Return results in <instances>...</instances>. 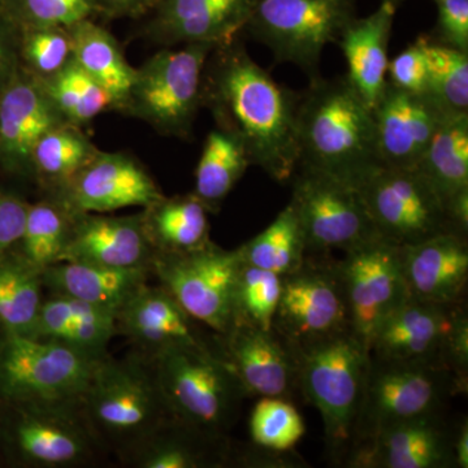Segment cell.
Segmentation results:
<instances>
[{
	"label": "cell",
	"mask_w": 468,
	"mask_h": 468,
	"mask_svg": "<svg viewBox=\"0 0 468 468\" xmlns=\"http://www.w3.org/2000/svg\"><path fill=\"white\" fill-rule=\"evenodd\" d=\"M116 315L66 295L46 294L29 337L66 345L97 358L109 356Z\"/></svg>",
	"instance_id": "29"
},
{
	"label": "cell",
	"mask_w": 468,
	"mask_h": 468,
	"mask_svg": "<svg viewBox=\"0 0 468 468\" xmlns=\"http://www.w3.org/2000/svg\"><path fill=\"white\" fill-rule=\"evenodd\" d=\"M445 365L468 389V314L466 302L458 307L445 349Z\"/></svg>",
	"instance_id": "47"
},
{
	"label": "cell",
	"mask_w": 468,
	"mask_h": 468,
	"mask_svg": "<svg viewBox=\"0 0 468 468\" xmlns=\"http://www.w3.org/2000/svg\"><path fill=\"white\" fill-rule=\"evenodd\" d=\"M3 2H5V0H0V5H3Z\"/></svg>",
	"instance_id": "53"
},
{
	"label": "cell",
	"mask_w": 468,
	"mask_h": 468,
	"mask_svg": "<svg viewBox=\"0 0 468 468\" xmlns=\"http://www.w3.org/2000/svg\"><path fill=\"white\" fill-rule=\"evenodd\" d=\"M452 448H454L455 468L468 467V421L467 418H462L454 424V437H452Z\"/></svg>",
	"instance_id": "50"
},
{
	"label": "cell",
	"mask_w": 468,
	"mask_h": 468,
	"mask_svg": "<svg viewBox=\"0 0 468 468\" xmlns=\"http://www.w3.org/2000/svg\"><path fill=\"white\" fill-rule=\"evenodd\" d=\"M388 82L410 92H427V60L420 43L415 41L388 64Z\"/></svg>",
	"instance_id": "44"
},
{
	"label": "cell",
	"mask_w": 468,
	"mask_h": 468,
	"mask_svg": "<svg viewBox=\"0 0 468 468\" xmlns=\"http://www.w3.org/2000/svg\"><path fill=\"white\" fill-rule=\"evenodd\" d=\"M399 2H403V0H399Z\"/></svg>",
	"instance_id": "54"
},
{
	"label": "cell",
	"mask_w": 468,
	"mask_h": 468,
	"mask_svg": "<svg viewBox=\"0 0 468 468\" xmlns=\"http://www.w3.org/2000/svg\"><path fill=\"white\" fill-rule=\"evenodd\" d=\"M396 8L392 3L381 2L374 14L354 18L337 42L347 63V81L371 110L388 82V46Z\"/></svg>",
	"instance_id": "26"
},
{
	"label": "cell",
	"mask_w": 468,
	"mask_h": 468,
	"mask_svg": "<svg viewBox=\"0 0 468 468\" xmlns=\"http://www.w3.org/2000/svg\"><path fill=\"white\" fill-rule=\"evenodd\" d=\"M5 331L3 328L2 323H0V343H2L3 338H5Z\"/></svg>",
	"instance_id": "51"
},
{
	"label": "cell",
	"mask_w": 468,
	"mask_h": 468,
	"mask_svg": "<svg viewBox=\"0 0 468 468\" xmlns=\"http://www.w3.org/2000/svg\"><path fill=\"white\" fill-rule=\"evenodd\" d=\"M100 149L82 128L63 124L48 132L37 143L32 155L33 181L45 196H52L66 186L88 165Z\"/></svg>",
	"instance_id": "34"
},
{
	"label": "cell",
	"mask_w": 468,
	"mask_h": 468,
	"mask_svg": "<svg viewBox=\"0 0 468 468\" xmlns=\"http://www.w3.org/2000/svg\"><path fill=\"white\" fill-rule=\"evenodd\" d=\"M427 60V92L448 112H468V54L419 36Z\"/></svg>",
	"instance_id": "39"
},
{
	"label": "cell",
	"mask_w": 468,
	"mask_h": 468,
	"mask_svg": "<svg viewBox=\"0 0 468 468\" xmlns=\"http://www.w3.org/2000/svg\"><path fill=\"white\" fill-rule=\"evenodd\" d=\"M399 260L410 297L441 304L466 301L467 237L448 232L403 246Z\"/></svg>",
	"instance_id": "24"
},
{
	"label": "cell",
	"mask_w": 468,
	"mask_h": 468,
	"mask_svg": "<svg viewBox=\"0 0 468 468\" xmlns=\"http://www.w3.org/2000/svg\"><path fill=\"white\" fill-rule=\"evenodd\" d=\"M464 302L432 303L409 295L378 326L372 338L369 356L394 362L428 363L446 367V343L455 313Z\"/></svg>",
	"instance_id": "21"
},
{
	"label": "cell",
	"mask_w": 468,
	"mask_h": 468,
	"mask_svg": "<svg viewBox=\"0 0 468 468\" xmlns=\"http://www.w3.org/2000/svg\"><path fill=\"white\" fill-rule=\"evenodd\" d=\"M381 2L392 3V5H396V7H397V5H399V3H401V2H399V0H381Z\"/></svg>",
	"instance_id": "52"
},
{
	"label": "cell",
	"mask_w": 468,
	"mask_h": 468,
	"mask_svg": "<svg viewBox=\"0 0 468 468\" xmlns=\"http://www.w3.org/2000/svg\"><path fill=\"white\" fill-rule=\"evenodd\" d=\"M154 255L141 212L122 217L75 212L60 261L151 270Z\"/></svg>",
	"instance_id": "22"
},
{
	"label": "cell",
	"mask_w": 468,
	"mask_h": 468,
	"mask_svg": "<svg viewBox=\"0 0 468 468\" xmlns=\"http://www.w3.org/2000/svg\"><path fill=\"white\" fill-rule=\"evenodd\" d=\"M144 232L155 254H183L211 242L207 207L193 193L163 197L141 209Z\"/></svg>",
	"instance_id": "30"
},
{
	"label": "cell",
	"mask_w": 468,
	"mask_h": 468,
	"mask_svg": "<svg viewBox=\"0 0 468 468\" xmlns=\"http://www.w3.org/2000/svg\"><path fill=\"white\" fill-rule=\"evenodd\" d=\"M73 217L75 211L54 197L30 203L23 236L15 249L43 272L61 261Z\"/></svg>",
	"instance_id": "36"
},
{
	"label": "cell",
	"mask_w": 468,
	"mask_h": 468,
	"mask_svg": "<svg viewBox=\"0 0 468 468\" xmlns=\"http://www.w3.org/2000/svg\"><path fill=\"white\" fill-rule=\"evenodd\" d=\"M41 82L52 103L69 124L82 128L101 113L115 110L110 92L75 60Z\"/></svg>",
	"instance_id": "38"
},
{
	"label": "cell",
	"mask_w": 468,
	"mask_h": 468,
	"mask_svg": "<svg viewBox=\"0 0 468 468\" xmlns=\"http://www.w3.org/2000/svg\"><path fill=\"white\" fill-rule=\"evenodd\" d=\"M89 424L122 463L172 417L153 365L134 356H104L86 390Z\"/></svg>",
	"instance_id": "3"
},
{
	"label": "cell",
	"mask_w": 468,
	"mask_h": 468,
	"mask_svg": "<svg viewBox=\"0 0 468 468\" xmlns=\"http://www.w3.org/2000/svg\"><path fill=\"white\" fill-rule=\"evenodd\" d=\"M381 165L417 168L449 113L428 92H410L387 82L372 110Z\"/></svg>",
	"instance_id": "19"
},
{
	"label": "cell",
	"mask_w": 468,
	"mask_h": 468,
	"mask_svg": "<svg viewBox=\"0 0 468 468\" xmlns=\"http://www.w3.org/2000/svg\"><path fill=\"white\" fill-rule=\"evenodd\" d=\"M20 27L0 8V92L21 70Z\"/></svg>",
	"instance_id": "48"
},
{
	"label": "cell",
	"mask_w": 468,
	"mask_h": 468,
	"mask_svg": "<svg viewBox=\"0 0 468 468\" xmlns=\"http://www.w3.org/2000/svg\"><path fill=\"white\" fill-rule=\"evenodd\" d=\"M241 267L239 250L209 242L183 254L154 255L151 272L194 319L218 335L236 323L234 292Z\"/></svg>",
	"instance_id": "13"
},
{
	"label": "cell",
	"mask_w": 468,
	"mask_h": 468,
	"mask_svg": "<svg viewBox=\"0 0 468 468\" xmlns=\"http://www.w3.org/2000/svg\"><path fill=\"white\" fill-rule=\"evenodd\" d=\"M343 254L335 264L343 282L350 331L369 353L378 326L409 297L399 248L377 239Z\"/></svg>",
	"instance_id": "15"
},
{
	"label": "cell",
	"mask_w": 468,
	"mask_h": 468,
	"mask_svg": "<svg viewBox=\"0 0 468 468\" xmlns=\"http://www.w3.org/2000/svg\"><path fill=\"white\" fill-rule=\"evenodd\" d=\"M298 94L277 84L236 41L218 46L203 72L202 106L241 144L251 165L291 183L300 167Z\"/></svg>",
	"instance_id": "1"
},
{
	"label": "cell",
	"mask_w": 468,
	"mask_h": 468,
	"mask_svg": "<svg viewBox=\"0 0 468 468\" xmlns=\"http://www.w3.org/2000/svg\"><path fill=\"white\" fill-rule=\"evenodd\" d=\"M443 202L468 190V112L449 113L419 163Z\"/></svg>",
	"instance_id": "33"
},
{
	"label": "cell",
	"mask_w": 468,
	"mask_h": 468,
	"mask_svg": "<svg viewBox=\"0 0 468 468\" xmlns=\"http://www.w3.org/2000/svg\"><path fill=\"white\" fill-rule=\"evenodd\" d=\"M162 0H95L97 14L107 17H140L156 8Z\"/></svg>",
	"instance_id": "49"
},
{
	"label": "cell",
	"mask_w": 468,
	"mask_h": 468,
	"mask_svg": "<svg viewBox=\"0 0 468 468\" xmlns=\"http://www.w3.org/2000/svg\"><path fill=\"white\" fill-rule=\"evenodd\" d=\"M45 295L42 271L15 248L0 254V323L5 334L29 337Z\"/></svg>",
	"instance_id": "32"
},
{
	"label": "cell",
	"mask_w": 468,
	"mask_h": 468,
	"mask_svg": "<svg viewBox=\"0 0 468 468\" xmlns=\"http://www.w3.org/2000/svg\"><path fill=\"white\" fill-rule=\"evenodd\" d=\"M445 411L408 419L381 431L374 443L375 468H455L454 426Z\"/></svg>",
	"instance_id": "25"
},
{
	"label": "cell",
	"mask_w": 468,
	"mask_h": 468,
	"mask_svg": "<svg viewBox=\"0 0 468 468\" xmlns=\"http://www.w3.org/2000/svg\"><path fill=\"white\" fill-rule=\"evenodd\" d=\"M437 41L468 54V0H436Z\"/></svg>",
	"instance_id": "45"
},
{
	"label": "cell",
	"mask_w": 468,
	"mask_h": 468,
	"mask_svg": "<svg viewBox=\"0 0 468 468\" xmlns=\"http://www.w3.org/2000/svg\"><path fill=\"white\" fill-rule=\"evenodd\" d=\"M153 277L151 270H125L58 261L42 272L46 294L66 295L92 306L119 313Z\"/></svg>",
	"instance_id": "28"
},
{
	"label": "cell",
	"mask_w": 468,
	"mask_h": 468,
	"mask_svg": "<svg viewBox=\"0 0 468 468\" xmlns=\"http://www.w3.org/2000/svg\"><path fill=\"white\" fill-rule=\"evenodd\" d=\"M282 292V275L243 263L234 292L236 323L272 329Z\"/></svg>",
	"instance_id": "40"
},
{
	"label": "cell",
	"mask_w": 468,
	"mask_h": 468,
	"mask_svg": "<svg viewBox=\"0 0 468 468\" xmlns=\"http://www.w3.org/2000/svg\"><path fill=\"white\" fill-rule=\"evenodd\" d=\"M68 32L73 60L110 92L119 110L133 85L137 68L126 60L115 37L91 18L68 27Z\"/></svg>",
	"instance_id": "31"
},
{
	"label": "cell",
	"mask_w": 468,
	"mask_h": 468,
	"mask_svg": "<svg viewBox=\"0 0 468 468\" xmlns=\"http://www.w3.org/2000/svg\"><path fill=\"white\" fill-rule=\"evenodd\" d=\"M356 17L354 0H258L245 29L311 81L320 77L325 46L337 43Z\"/></svg>",
	"instance_id": "10"
},
{
	"label": "cell",
	"mask_w": 468,
	"mask_h": 468,
	"mask_svg": "<svg viewBox=\"0 0 468 468\" xmlns=\"http://www.w3.org/2000/svg\"><path fill=\"white\" fill-rule=\"evenodd\" d=\"M124 464L135 468L234 467V442L230 437L207 435L171 418Z\"/></svg>",
	"instance_id": "27"
},
{
	"label": "cell",
	"mask_w": 468,
	"mask_h": 468,
	"mask_svg": "<svg viewBox=\"0 0 468 468\" xmlns=\"http://www.w3.org/2000/svg\"><path fill=\"white\" fill-rule=\"evenodd\" d=\"M356 187L378 236L399 248L439 234L457 233L452 229L445 202L418 168L380 165Z\"/></svg>",
	"instance_id": "11"
},
{
	"label": "cell",
	"mask_w": 468,
	"mask_h": 468,
	"mask_svg": "<svg viewBox=\"0 0 468 468\" xmlns=\"http://www.w3.org/2000/svg\"><path fill=\"white\" fill-rule=\"evenodd\" d=\"M117 335L146 362L175 350L223 353L220 335L193 318L162 285L146 284L116 315Z\"/></svg>",
	"instance_id": "16"
},
{
	"label": "cell",
	"mask_w": 468,
	"mask_h": 468,
	"mask_svg": "<svg viewBox=\"0 0 468 468\" xmlns=\"http://www.w3.org/2000/svg\"><path fill=\"white\" fill-rule=\"evenodd\" d=\"M220 341L224 356L249 399L279 397L292 401L298 392L297 356L275 329L234 323Z\"/></svg>",
	"instance_id": "20"
},
{
	"label": "cell",
	"mask_w": 468,
	"mask_h": 468,
	"mask_svg": "<svg viewBox=\"0 0 468 468\" xmlns=\"http://www.w3.org/2000/svg\"><path fill=\"white\" fill-rule=\"evenodd\" d=\"M251 442L273 451H292L306 428L303 419L289 399L261 397L249 420Z\"/></svg>",
	"instance_id": "41"
},
{
	"label": "cell",
	"mask_w": 468,
	"mask_h": 468,
	"mask_svg": "<svg viewBox=\"0 0 468 468\" xmlns=\"http://www.w3.org/2000/svg\"><path fill=\"white\" fill-rule=\"evenodd\" d=\"M291 183L307 254L349 251L381 239L358 187L306 167H298Z\"/></svg>",
	"instance_id": "12"
},
{
	"label": "cell",
	"mask_w": 468,
	"mask_h": 468,
	"mask_svg": "<svg viewBox=\"0 0 468 468\" xmlns=\"http://www.w3.org/2000/svg\"><path fill=\"white\" fill-rule=\"evenodd\" d=\"M258 0H162L153 11L147 37L160 45L207 42L223 46L245 29Z\"/></svg>",
	"instance_id": "23"
},
{
	"label": "cell",
	"mask_w": 468,
	"mask_h": 468,
	"mask_svg": "<svg viewBox=\"0 0 468 468\" xmlns=\"http://www.w3.org/2000/svg\"><path fill=\"white\" fill-rule=\"evenodd\" d=\"M250 165L241 144L226 132L214 129L206 138L192 193L209 214H217Z\"/></svg>",
	"instance_id": "35"
},
{
	"label": "cell",
	"mask_w": 468,
	"mask_h": 468,
	"mask_svg": "<svg viewBox=\"0 0 468 468\" xmlns=\"http://www.w3.org/2000/svg\"><path fill=\"white\" fill-rule=\"evenodd\" d=\"M215 48L197 42L156 52L135 70L133 85L117 111L143 120L160 134L192 137L202 106L203 72Z\"/></svg>",
	"instance_id": "8"
},
{
	"label": "cell",
	"mask_w": 468,
	"mask_h": 468,
	"mask_svg": "<svg viewBox=\"0 0 468 468\" xmlns=\"http://www.w3.org/2000/svg\"><path fill=\"white\" fill-rule=\"evenodd\" d=\"M103 358L5 334L0 343V403L81 401Z\"/></svg>",
	"instance_id": "9"
},
{
	"label": "cell",
	"mask_w": 468,
	"mask_h": 468,
	"mask_svg": "<svg viewBox=\"0 0 468 468\" xmlns=\"http://www.w3.org/2000/svg\"><path fill=\"white\" fill-rule=\"evenodd\" d=\"M243 263L286 275L306 258V242L300 220L291 203L275 220L250 241L237 248Z\"/></svg>",
	"instance_id": "37"
},
{
	"label": "cell",
	"mask_w": 468,
	"mask_h": 468,
	"mask_svg": "<svg viewBox=\"0 0 468 468\" xmlns=\"http://www.w3.org/2000/svg\"><path fill=\"white\" fill-rule=\"evenodd\" d=\"M294 353L298 392L322 415L328 461L343 467L356 437L369 353L350 329Z\"/></svg>",
	"instance_id": "4"
},
{
	"label": "cell",
	"mask_w": 468,
	"mask_h": 468,
	"mask_svg": "<svg viewBox=\"0 0 468 468\" xmlns=\"http://www.w3.org/2000/svg\"><path fill=\"white\" fill-rule=\"evenodd\" d=\"M151 365L172 417L207 435L229 437L249 396L224 353L175 350Z\"/></svg>",
	"instance_id": "6"
},
{
	"label": "cell",
	"mask_w": 468,
	"mask_h": 468,
	"mask_svg": "<svg viewBox=\"0 0 468 468\" xmlns=\"http://www.w3.org/2000/svg\"><path fill=\"white\" fill-rule=\"evenodd\" d=\"M63 124L66 119L41 80L21 68L0 92V172L33 181L34 147L48 132Z\"/></svg>",
	"instance_id": "18"
},
{
	"label": "cell",
	"mask_w": 468,
	"mask_h": 468,
	"mask_svg": "<svg viewBox=\"0 0 468 468\" xmlns=\"http://www.w3.org/2000/svg\"><path fill=\"white\" fill-rule=\"evenodd\" d=\"M54 198L75 212L109 214L149 207L165 197L146 168L125 153L101 151Z\"/></svg>",
	"instance_id": "17"
},
{
	"label": "cell",
	"mask_w": 468,
	"mask_h": 468,
	"mask_svg": "<svg viewBox=\"0 0 468 468\" xmlns=\"http://www.w3.org/2000/svg\"><path fill=\"white\" fill-rule=\"evenodd\" d=\"M272 328L292 350L349 331V314L335 258L307 254L297 270L282 276Z\"/></svg>",
	"instance_id": "14"
},
{
	"label": "cell",
	"mask_w": 468,
	"mask_h": 468,
	"mask_svg": "<svg viewBox=\"0 0 468 468\" xmlns=\"http://www.w3.org/2000/svg\"><path fill=\"white\" fill-rule=\"evenodd\" d=\"M29 205L23 197L0 186V254L16 248L26 227Z\"/></svg>",
	"instance_id": "46"
},
{
	"label": "cell",
	"mask_w": 468,
	"mask_h": 468,
	"mask_svg": "<svg viewBox=\"0 0 468 468\" xmlns=\"http://www.w3.org/2000/svg\"><path fill=\"white\" fill-rule=\"evenodd\" d=\"M297 134L300 167L356 186L380 165L374 112L346 76L311 80L298 95Z\"/></svg>",
	"instance_id": "2"
},
{
	"label": "cell",
	"mask_w": 468,
	"mask_h": 468,
	"mask_svg": "<svg viewBox=\"0 0 468 468\" xmlns=\"http://www.w3.org/2000/svg\"><path fill=\"white\" fill-rule=\"evenodd\" d=\"M109 454L81 401L0 403V463L18 468H77Z\"/></svg>",
	"instance_id": "5"
},
{
	"label": "cell",
	"mask_w": 468,
	"mask_h": 468,
	"mask_svg": "<svg viewBox=\"0 0 468 468\" xmlns=\"http://www.w3.org/2000/svg\"><path fill=\"white\" fill-rule=\"evenodd\" d=\"M0 8L18 27H68L97 14L95 0H5Z\"/></svg>",
	"instance_id": "43"
},
{
	"label": "cell",
	"mask_w": 468,
	"mask_h": 468,
	"mask_svg": "<svg viewBox=\"0 0 468 468\" xmlns=\"http://www.w3.org/2000/svg\"><path fill=\"white\" fill-rule=\"evenodd\" d=\"M20 60L21 67L38 80L57 75L73 60L68 27H20Z\"/></svg>",
	"instance_id": "42"
},
{
	"label": "cell",
	"mask_w": 468,
	"mask_h": 468,
	"mask_svg": "<svg viewBox=\"0 0 468 468\" xmlns=\"http://www.w3.org/2000/svg\"><path fill=\"white\" fill-rule=\"evenodd\" d=\"M466 393V388L443 366L394 362L369 356L362 408L350 452L362 449L374 454L375 440L385 428L430 412L445 411L452 399Z\"/></svg>",
	"instance_id": "7"
}]
</instances>
